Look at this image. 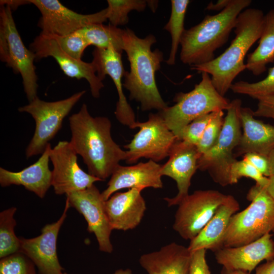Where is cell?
<instances>
[{
  "instance_id": "1",
  "label": "cell",
  "mask_w": 274,
  "mask_h": 274,
  "mask_svg": "<svg viewBox=\"0 0 274 274\" xmlns=\"http://www.w3.org/2000/svg\"><path fill=\"white\" fill-rule=\"evenodd\" d=\"M72 146L82 158L88 173L102 181L111 176L126 151L112 139L111 122L104 116H92L83 104L79 112L69 117Z\"/></svg>"
},
{
  "instance_id": "2",
  "label": "cell",
  "mask_w": 274,
  "mask_h": 274,
  "mask_svg": "<svg viewBox=\"0 0 274 274\" xmlns=\"http://www.w3.org/2000/svg\"><path fill=\"white\" fill-rule=\"evenodd\" d=\"M123 51L130 64L125 72L123 86L129 92V98L141 103L143 111L156 109L159 111L168 106L158 89L155 73L161 67L163 53L158 49L151 50L157 40L153 35L138 37L131 29H125L123 37Z\"/></svg>"
},
{
  "instance_id": "3",
  "label": "cell",
  "mask_w": 274,
  "mask_h": 274,
  "mask_svg": "<svg viewBox=\"0 0 274 274\" xmlns=\"http://www.w3.org/2000/svg\"><path fill=\"white\" fill-rule=\"evenodd\" d=\"M264 15L258 9H245L237 18L235 36L225 51L208 62L191 66V70L211 75L213 85L222 96L230 89L236 76L246 69L245 56L261 37Z\"/></svg>"
},
{
  "instance_id": "4",
  "label": "cell",
  "mask_w": 274,
  "mask_h": 274,
  "mask_svg": "<svg viewBox=\"0 0 274 274\" xmlns=\"http://www.w3.org/2000/svg\"><path fill=\"white\" fill-rule=\"evenodd\" d=\"M251 3V0H230L219 13L207 15L199 23L185 29L180 42L182 63L193 66L214 59L215 51L228 41L238 16Z\"/></svg>"
},
{
  "instance_id": "5",
  "label": "cell",
  "mask_w": 274,
  "mask_h": 274,
  "mask_svg": "<svg viewBox=\"0 0 274 274\" xmlns=\"http://www.w3.org/2000/svg\"><path fill=\"white\" fill-rule=\"evenodd\" d=\"M250 204L231 218L223 247H234L254 242L274 232V200L264 187L253 186L247 194Z\"/></svg>"
},
{
  "instance_id": "6",
  "label": "cell",
  "mask_w": 274,
  "mask_h": 274,
  "mask_svg": "<svg viewBox=\"0 0 274 274\" xmlns=\"http://www.w3.org/2000/svg\"><path fill=\"white\" fill-rule=\"evenodd\" d=\"M173 106L159 111L166 124L178 140L184 128L202 115L218 110H227L230 101L220 95L214 87L209 75L201 73L200 82L189 92L177 93Z\"/></svg>"
},
{
  "instance_id": "7",
  "label": "cell",
  "mask_w": 274,
  "mask_h": 274,
  "mask_svg": "<svg viewBox=\"0 0 274 274\" xmlns=\"http://www.w3.org/2000/svg\"><path fill=\"white\" fill-rule=\"evenodd\" d=\"M241 108L240 99L236 98L230 101L218 141L198 160V169L207 171L213 181L222 187L231 185L230 170L232 164L236 160L234 151L242 134Z\"/></svg>"
},
{
  "instance_id": "8",
  "label": "cell",
  "mask_w": 274,
  "mask_h": 274,
  "mask_svg": "<svg viewBox=\"0 0 274 274\" xmlns=\"http://www.w3.org/2000/svg\"><path fill=\"white\" fill-rule=\"evenodd\" d=\"M0 59L20 74L24 90L30 102L37 97L38 77L33 64L35 53L24 45L16 28L12 10L7 5L0 9Z\"/></svg>"
},
{
  "instance_id": "9",
  "label": "cell",
  "mask_w": 274,
  "mask_h": 274,
  "mask_svg": "<svg viewBox=\"0 0 274 274\" xmlns=\"http://www.w3.org/2000/svg\"><path fill=\"white\" fill-rule=\"evenodd\" d=\"M85 92L82 90L65 99L51 102L41 100L37 96L28 104L18 109L19 112L31 115L36 123L33 135L25 151L27 158L44 152L49 141L61 128L64 118Z\"/></svg>"
},
{
  "instance_id": "10",
  "label": "cell",
  "mask_w": 274,
  "mask_h": 274,
  "mask_svg": "<svg viewBox=\"0 0 274 274\" xmlns=\"http://www.w3.org/2000/svg\"><path fill=\"white\" fill-rule=\"evenodd\" d=\"M136 127L139 131L129 144L124 146L127 149L125 161L128 164L135 163L142 158L156 162L162 160L169 156L178 140L159 112L150 113L144 122L137 121Z\"/></svg>"
},
{
  "instance_id": "11",
  "label": "cell",
  "mask_w": 274,
  "mask_h": 274,
  "mask_svg": "<svg viewBox=\"0 0 274 274\" xmlns=\"http://www.w3.org/2000/svg\"><path fill=\"white\" fill-rule=\"evenodd\" d=\"M227 195L218 190L195 191L178 204L173 228L185 240L194 238L213 217Z\"/></svg>"
},
{
  "instance_id": "12",
  "label": "cell",
  "mask_w": 274,
  "mask_h": 274,
  "mask_svg": "<svg viewBox=\"0 0 274 274\" xmlns=\"http://www.w3.org/2000/svg\"><path fill=\"white\" fill-rule=\"evenodd\" d=\"M40 11L38 26L41 34L63 36L93 24L107 20V8L90 14H81L69 9L57 0H30Z\"/></svg>"
},
{
  "instance_id": "13",
  "label": "cell",
  "mask_w": 274,
  "mask_h": 274,
  "mask_svg": "<svg viewBox=\"0 0 274 274\" xmlns=\"http://www.w3.org/2000/svg\"><path fill=\"white\" fill-rule=\"evenodd\" d=\"M78 154L70 142L59 141L52 148L50 160L53 165L51 185L57 195H66L86 189L101 179L85 172L78 163Z\"/></svg>"
},
{
  "instance_id": "14",
  "label": "cell",
  "mask_w": 274,
  "mask_h": 274,
  "mask_svg": "<svg viewBox=\"0 0 274 274\" xmlns=\"http://www.w3.org/2000/svg\"><path fill=\"white\" fill-rule=\"evenodd\" d=\"M70 207L75 208L85 218L87 230L93 233L99 250L111 253L113 247L110 241L113 230L107 218L101 193L94 185L81 191L65 195Z\"/></svg>"
},
{
  "instance_id": "15",
  "label": "cell",
  "mask_w": 274,
  "mask_h": 274,
  "mask_svg": "<svg viewBox=\"0 0 274 274\" xmlns=\"http://www.w3.org/2000/svg\"><path fill=\"white\" fill-rule=\"evenodd\" d=\"M70 206L66 199L63 212L59 219L47 224L38 236L21 237L19 252L27 256L35 264L40 274H62L63 268L57 254V240L61 226L67 216Z\"/></svg>"
},
{
  "instance_id": "16",
  "label": "cell",
  "mask_w": 274,
  "mask_h": 274,
  "mask_svg": "<svg viewBox=\"0 0 274 274\" xmlns=\"http://www.w3.org/2000/svg\"><path fill=\"white\" fill-rule=\"evenodd\" d=\"M30 46L36 59L52 57L66 76L78 80L85 79L90 85L92 96L99 97L104 85L97 76L92 62H86L72 57L61 49L55 40L41 33L36 37Z\"/></svg>"
},
{
  "instance_id": "17",
  "label": "cell",
  "mask_w": 274,
  "mask_h": 274,
  "mask_svg": "<svg viewBox=\"0 0 274 274\" xmlns=\"http://www.w3.org/2000/svg\"><path fill=\"white\" fill-rule=\"evenodd\" d=\"M93 63L96 74L101 81L106 75L112 79L118 94V101L116 104L115 115L119 122L131 129L136 128L137 121L131 106L127 101L122 89V78L124 76V71L121 53L113 47L107 48H95L92 52Z\"/></svg>"
},
{
  "instance_id": "18",
  "label": "cell",
  "mask_w": 274,
  "mask_h": 274,
  "mask_svg": "<svg viewBox=\"0 0 274 274\" xmlns=\"http://www.w3.org/2000/svg\"><path fill=\"white\" fill-rule=\"evenodd\" d=\"M168 161L161 165V174L174 180L178 192L172 198L165 197L168 207L178 205L187 196L192 176L198 169L199 155L196 146L181 140L175 143L169 155Z\"/></svg>"
},
{
  "instance_id": "19",
  "label": "cell",
  "mask_w": 274,
  "mask_h": 274,
  "mask_svg": "<svg viewBox=\"0 0 274 274\" xmlns=\"http://www.w3.org/2000/svg\"><path fill=\"white\" fill-rule=\"evenodd\" d=\"M223 267L250 273L262 261L274 258V241L267 233L250 243L234 247H222L214 252Z\"/></svg>"
},
{
  "instance_id": "20",
  "label": "cell",
  "mask_w": 274,
  "mask_h": 274,
  "mask_svg": "<svg viewBox=\"0 0 274 274\" xmlns=\"http://www.w3.org/2000/svg\"><path fill=\"white\" fill-rule=\"evenodd\" d=\"M161 165L152 160L131 166L119 164L111 175L107 188L101 193L103 200H108L116 191L124 188L141 190L148 187L161 188Z\"/></svg>"
},
{
  "instance_id": "21",
  "label": "cell",
  "mask_w": 274,
  "mask_h": 274,
  "mask_svg": "<svg viewBox=\"0 0 274 274\" xmlns=\"http://www.w3.org/2000/svg\"><path fill=\"white\" fill-rule=\"evenodd\" d=\"M142 191L133 188L114 193L105 201L106 213L113 230L126 231L140 224L146 210Z\"/></svg>"
},
{
  "instance_id": "22",
  "label": "cell",
  "mask_w": 274,
  "mask_h": 274,
  "mask_svg": "<svg viewBox=\"0 0 274 274\" xmlns=\"http://www.w3.org/2000/svg\"><path fill=\"white\" fill-rule=\"evenodd\" d=\"M51 149L49 143L35 163L19 172H12L1 167V186H23L26 190L43 198L52 186V170L49 166Z\"/></svg>"
},
{
  "instance_id": "23",
  "label": "cell",
  "mask_w": 274,
  "mask_h": 274,
  "mask_svg": "<svg viewBox=\"0 0 274 274\" xmlns=\"http://www.w3.org/2000/svg\"><path fill=\"white\" fill-rule=\"evenodd\" d=\"M253 111L242 107L241 120L243 132L240 142L234 151V156L255 153L268 156L274 149V126L254 118Z\"/></svg>"
},
{
  "instance_id": "24",
  "label": "cell",
  "mask_w": 274,
  "mask_h": 274,
  "mask_svg": "<svg viewBox=\"0 0 274 274\" xmlns=\"http://www.w3.org/2000/svg\"><path fill=\"white\" fill-rule=\"evenodd\" d=\"M240 209L234 196L227 195L215 214L201 231L192 240L188 249L191 252L199 249L215 252L223 247V241L231 217Z\"/></svg>"
},
{
  "instance_id": "25",
  "label": "cell",
  "mask_w": 274,
  "mask_h": 274,
  "mask_svg": "<svg viewBox=\"0 0 274 274\" xmlns=\"http://www.w3.org/2000/svg\"><path fill=\"white\" fill-rule=\"evenodd\" d=\"M191 259L188 247L173 242L143 254L139 263L148 274H189Z\"/></svg>"
},
{
  "instance_id": "26",
  "label": "cell",
  "mask_w": 274,
  "mask_h": 274,
  "mask_svg": "<svg viewBox=\"0 0 274 274\" xmlns=\"http://www.w3.org/2000/svg\"><path fill=\"white\" fill-rule=\"evenodd\" d=\"M274 61V10L264 15V25L259 44L256 49L248 54L246 69L255 76L266 70V65Z\"/></svg>"
},
{
  "instance_id": "27",
  "label": "cell",
  "mask_w": 274,
  "mask_h": 274,
  "mask_svg": "<svg viewBox=\"0 0 274 274\" xmlns=\"http://www.w3.org/2000/svg\"><path fill=\"white\" fill-rule=\"evenodd\" d=\"M89 45L97 48L113 47L122 53L123 51V37L125 29L111 24H93L80 29Z\"/></svg>"
},
{
  "instance_id": "28",
  "label": "cell",
  "mask_w": 274,
  "mask_h": 274,
  "mask_svg": "<svg viewBox=\"0 0 274 274\" xmlns=\"http://www.w3.org/2000/svg\"><path fill=\"white\" fill-rule=\"evenodd\" d=\"M189 0H172L171 14L168 21L164 28L169 32L172 38V44L169 57L166 60L168 65L175 64L176 55L180 45L182 35L185 31L184 20Z\"/></svg>"
},
{
  "instance_id": "29",
  "label": "cell",
  "mask_w": 274,
  "mask_h": 274,
  "mask_svg": "<svg viewBox=\"0 0 274 274\" xmlns=\"http://www.w3.org/2000/svg\"><path fill=\"white\" fill-rule=\"evenodd\" d=\"M16 208L11 207L0 213V258L19 252L20 239L15 233Z\"/></svg>"
},
{
  "instance_id": "30",
  "label": "cell",
  "mask_w": 274,
  "mask_h": 274,
  "mask_svg": "<svg viewBox=\"0 0 274 274\" xmlns=\"http://www.w3.org/2000/svg\"><path fill=\"white\" fill-rule=\"evenodd\" d=\"M107 3V19L117 27L128 23L130 11H143L148 5L147 1L144 0H108Z\"/></svg>"
},
{
  "instance_id": "31",
  "label": "cell",
  "mask_w": 274,
  "mask_h": 274,
  "mask_svg": "<svg viewBox=\"0 0 274 274\" xmlns=\"http://www.w3.org/2000/svg\"><path fill=\"white\" fill-rule=\"evenodd\" d=\"M233 92L248 95L254 99L274 94V66L268 69L267 76L255 83L240 81L232 83L230 88Z\"/></svg>"
},
{
  "instance_id": "32",
  "label": "cell",
  "mask_w": 274,
  "mask_h": 274,
  "mask_svg": "<svg viewBox=\"0 0 274 274\" xmlns=\"http://www.w3.org/2000/svg\"><path fill=\"white\" fill-rule=\"evenodd\" d=\"M36 267L33 262L21 252L0 260V274H37Z\"/></svg>"
},
{
  "instance_id": "33",
  "label": "cell",
  "mask_w": 274,
  "mask_h": 274,
  "mask_svg": "<svg viewBox=\"0 0 274 274\" xmlns=\"http://www.w3.org/2000/svg\"><path fill=\"white\" fill-rule=\"evenodd\" d=\"M224 115L223 110L216 111L206 127L196 146L199 157L212 148L218 141L224 124Z\"/></svg>"
},
{
  "instance_id": "34",
  "label": "cell",
  "mask_w": 274,
  "mask_h": 274,
  "mask_svg": "<svg viewBox=\"0 0 274 274\" xmlns=\"http://www.w3.org/2000/svg\"><path fill=\"white\" fill-rule=\"evenodd\" d=\"M57 42L61 49L69 56L81 60L85 49L89 45L80 30L65 36H48Z\"/></svg>"
},
{
  "instance_id": "35",
  "label": "cell",
  "mask_w": 274,
  "mask_h": 274,
  "mask_svg": "<svg viewBox=\"0 0 274 274\" xmlns=\"http://www.w3.org/2000/svg\"><path fill=\"white\" fill-rule=\"evenodd\" d=\"M242 177L252 179L256 184L265 187L268 178L263 175L253 165L244 158L236 160L231 165L230 170V184H236Z\"/></svg>"
},
{
  "instance_id": "36",
  "label": "cell",
  "mask_w": 274,
  "mask_h": 274,
  "mask_svg": "<svg viewBox=\"0 0 274 274\" xmlns=\"http://www.w3.org/2000/svg\"><path fill=\"white\" fill-rule=\"evenodd\" d=\"M215 112L200 116L188 124L183 129L181 140L196 146Z\"/></svg>"
},
{
  "instance_id": "37",
  "label": "cell",
  "mask_w": 274,
  "mask_h": 274,
  "mask_svg": "<svg viewBox=\"0 0 274 274\" xmlns=\"http://www.w3.org/2000/svg\"><path fill=\"white\" fill-rule=\"evenodd\" d=\"M206 251L202 249L191 252L189 274H211L206 260Z\"/></svg>"
},
{
  "instance_id": "38",
  "label": "cell",
  "mask_w": 274,
  "mask_h": 274,
  "mask_svg": "<svg viewBox=\"0 0 274 274\" xmlns=\"http://www.w3.org/2000/svg\"><path fill=\"white\" fill-rule=\"evenodd\" d=\"M255 111V117H262L274 119V94L260 97Z\"/></svg>"
},
{
  "instance_id": "39",
  "label": "cell",
  "mask_w": 274,
  "mask_h": 274,
  "mask_svg": "<svg viewBox=\"0 0 274 274\" xmlns=\"http://www.w3.org/2000/svg\"><path fill=\"white\" fill-rule=\"evenodd\" d=\"M243 158L249 161L264 176L269 177L270 176L267 156L255 153H248L243 155Z\"/></svg>"
},
{
  "instance_id": "40",
  "label": "cell",
  "mask_w": 274,
  "mask_h": 274,
  "mask_svg": "<svg viewBox=\"0 0 274 274\" xmlns=\"http://www.w3.org/2000/svg\"><path fill=\"white\" fill-rule=\"evenodd\" d=\"M255 274H274V258L258 266Z\"/></svg>"
},
{
  "instance_id": "41",
  "label": "cell",
  "mask_w": 274,
  "mask_h": 274,
  "mask_svg": "<svg viewBox=\"0 0 274 274\" xmlns=\"http://www.w3.org/2000/svg\"><path fill=\"white\" fill-rule=\"evenodd\" d=\"M230 0H219L215 4L211 2L206 9L209 11H219L221 12L229 4Z\"/></svg>"
},
{
  "instance_id": "42",
  "label": "cell",
  "mask_w": 274,
  "mask_h": 274,
  "mask_svg": "<svg viewBox=\"0 0 274 274\" xmlns=\"http://www.w3.org/2000/svg\"><path fill=\"white\" fill-rule=\"evenodd\" d=\"M27 4H31L30 0H1L0 1L1 6L7 5L11 8L12 11L17 9L18 7L21 5Z\"/></svg>"
},
{
  "instance_id": "43",
  "label": "cell",
  "mask_w": 274,
  "mask_h": 274,
  "mask_svg": "<svg viewBox=\"0 0 274 274\" xmlns=\"http://www.w3.org/2000/svg\"><path fill=\"white\" fill-rule=\"evenodd\" d=\"M268 178V182L264 187L267 192L274 200V175Z\"/></svg>"
},
{
  "instance_id": "44",
  "label": "cell",
  "mask_w": 274,
  "mask_h": 274,
  "mask_svg": "<svg viewBox=\"0 0 274 274\" xmlns=\"http://www.w3.org/2000/svg\"><path fill=\"white\" fill-rule=\"evenodd\" d=\"M268 159L269 163L270 176H271L274 175V149L268 155Z\"/></svg>"
},
{
  "instance_id": "45",
  "label": "cell",
  "mask_w": 274,
  "mask_h": 274,
  "mask_svg": "<svg viewBox=\"0 0 274 274\" xmlns=\"http://www.w3.org/2000/svg\"><path fill=\"white\" fill-rule=\"evenodd\" d=\"M221 274H250V273L239 270L228 269L223 267Z\"/></svg>"
},
{
  "instance_id": "46",
  "label": "cell",
  "mask_w": 274,
  "mask_h": 274,
  "mask_svg": "<svg viewBox=\"0 0 274 274\" xmlns=\"http://www.w3.org/2000/svg\"><path fill=\"white\" fill-rule=\"evenodd\" d=\"M132 272L129 268L119 269L116 270L113 274H132ZM62 274H68L66 272H63Z\"/></svg>"
},
{
  "instance_id": "47",
  "label": "cell",
  "mask_w": 274,
  "mask_h": 274,
  "mask_svg": "<svg viewBox=\"0 0 274 274\" xmlns=\"http://www.w3.org/2000/svg\"><path fill=\"white\" fill-rule=\"evenodd\" d=\"M148 2V5H149V6L150 7V8L151 9V10L153 11H155L157 8V1H147Z\"/></svg>"
}]
</instances>
